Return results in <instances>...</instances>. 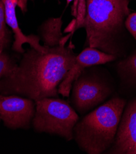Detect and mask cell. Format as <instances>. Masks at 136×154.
I'll use <instances>...</instances> for the list:
<instances>
[{"mask_svg": "<svg viewBox=\"0 0 136 154\" xmlns=\"http://www.w3.org/2000/svg\"><path fill=\"white\" fill-rule=\"evenodd\" d=\"M129 0H86L84 28L89 48L115 55L116 41L130 14Z\"/></svg>", "mask_w": 136, "mask_h": 154, "instance_id": "7a4b0ae2", "label": "cell"}, {"mask_svg": "<svg viewBox=\"0 0 136 154\" xmlns=\"http://www.w3.org/2000/svg\"><path fill=\"white\" fill-rule=\"evenodd\" d=\"M119 67L123 71L130 74L134 78H136V52L123 61H121Z\"/></svg>", "mask_w": 136, "mask_h": 154, "instance_id": "4fadbf2b", "label": "cell"}, {"mask_svg": "<svg viewBox=\"0 0 136 154\" xmlns=\"http://www.w3.org/2000/svg\"><path fill=\"white\" fill-rule=\"evenodd\" d=\"M62 17L49 19L44 23L42 28V36L44 46L54 48L60 44H65L69 36L63 37L61 32Z\"/></svg>", "mask_w": 136, "mask_h": 154, "instance_id": "30bf717a", "label": "cell"}, {"mask_svg": "<svg viewBox=\"0 0 136 154\" xmlns=\"http://www.w3.org/2000/svg\"><path fill=\"white\" fill-rule=\"evenodd\" d=\"M125 104L123 99L113 98L78 121L74 138L79 147L89 154H100L111 147Z\"/></svg>", "mask_w": 136, "mask_h": 154, "instance_id": "3957f363", "label": "cell"}, {"mask_svg": "<svg viewBox=\"0 0 136 154\" xmlns=\"http://www.w3.org/2000/svg\"><path fill=\"white\" fill-rule=\"evenodd\" d=\"M125 27L136 41V12L130 14L125 22Z\"/></svg>", "mask_w": 136, "mask_h": 154, "instance_id": "5bb4252c", "label": "cell"}, {"mask_svg": "<svg viewBox=\"0 0 136 154\" xmlns=\"http://www.w3.org/2000/svg\"><path fill=\"white\" fill-rule=\"evenodd\" d=\"M2 1L5 6L6 23L11 28L14 34L15 41L13 44L12 49L19 53H23L24 49L22 45L25 43H28L32 48L39 52H46L48 48L40 44L39 38L38 36L35 35L26 36L21 31L16 13V8L19 3V0H2Z\"/></svg>", "mask_w": 136, "mask_h": 154, "instance_id": "9c48e42d", "label": "cell"}, {"mask_svg": "<svg viewBox=\"0 0 136 154\" xmlns=\"http://www.w3.org/2000/svg\"><path fill=\"white\" fill-rule=\"evenodd\" d=\"M6 23L5 6L2 0H0V52H3L8 42Z\"/></svg>", "mask_w": 136, "mask_h": 154, "instance_id": "8fae6325", "label": "cell"}, {"mask_svg": "<svg viewBox=\"0 0 136 154\" xmlns=\"http://www.w3.org/2000/svg\"><path fill=\"white\" fill-rule=\"evenodd\" d=\"M71 43L48 48L45 52L32 48L23 56L19 65L0 80V94L17 95L35 101L56 97L59 85L73 66L76 54Z\"/></svg>", "mask_w": 136, "mask_h": 154, "instance_id": "6da1fadb", "label": "cell"}, {"mask_svg": "<svg viewBox=\"0 0 136 154\" xmlns=\"http://www.w3.org/2000/svg\"><path fill=\"white\" fill-rule=\"evenodd\" d=\"M36 111L32 124L39 133L56 134L67 141L74 138V128L79 117L65 100L44 98L35 101Z\"/></svg>", "mask_w": 136, "mask_h": 154, "instance_id": "277c9868", "label": "cell"}, {"mask_svg": "<svg viewBox=\"0 0 136 154\" xmlns=\"http://www.w3.org/2000/svg\"><path fill=\"white\" fill-rule=\"evenodd\" d=\"M17 65L14 63L6 54L0 52V80L10 75Z\"/></svg>", "mask_w": 136, "mask_h": 154, "instance_id": "7c38bea8", "label": "cell"}, {"mask_svg": "<svg viewBox=\"0 0 136 154\" xmlns=\"http://www.w3.org/2000/svg\"><path fill=\"white\" fill-rule=\"evenodd\" d=\"M66 1H67V4H69V3H71L72 1V0H66Z\"/></svg>", "mask_w": 136, "mask_h": 154, "instance_id": "9a60e30c", "label": "cell"}, {"mask_svg": "<svg viewBox=\"0 0 136 154\" xmlns=\"http://www.w3.org/2000/svg\"><path fill=\"white\" fill-rule=\"evenodd\" d=\"M71 101L79 112L84 113L102 103L109 88L93 76L82 74L72 84Z\"/></svg>", "mask_w": 136, "mask_h": 154, "instance_id": "8992f818", "label": "cell"}, {"mask_svg": "<svg viewBox=\"0 0 136 154\" xmlns=\"http://www.w3.org/2000/svg\"><path fill=\"white\" fill-rule=\"evenodd\" d=\"M36 111L35 101L17 95H0V119L9 128H28Z\"/></svg>", "mask_w": 136, "mask_h": 154, "instance_id": "5b68a950", "label": "cell"}, {"mask_svg": "<svg viewBox=\"0 0 136 154\" xmlns=\"http://www.w3.org/2000/svg\"><path fill=\"white\" fill-rule=\"evenodd\" d=\"M113 55L103 52L98 49L88 48L76 56L75 62L68 72L66 78L58 87V94L68 97L72 84L82 74L83 70L91 66L104 64L114 60Z\"/></svg>", "mask_w": 136, "mask_h": 154, "instance_id": "52a82bcc", "label": "cell"}, {"mask_svg": "<svg viewBox=\"0 0 136 154\" xmlns=\"http://www.w3.org/2000/svg\"><path fill=\"white\" fill-rule=\"evenodd\" d=\"M110 153L136 154V100L123 112Z\"/></svg>", "mask_w": 136, "mask_h": 154, "instance_id": "ba28073f", "label": "cell"}]
</instances>
